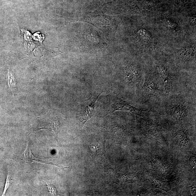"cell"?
Wrapping results in <instances>:
<instances>
[{"label":"cell","instance_id":"6da1fadb","mask_svg":"<svg viewBox=\"0 0 196 196\" xmlns=\"http://www.w3.org/2000/svg\"><path fill=\"white\" fill-rule=\"evenodd\" d=\"M105 108L108 109L109 112L113 113L117 111H123L141 115L145 112L141 109L133 107L127 102L116 96H108Z\"/></svg>","mask_w":196,"mask_h":196},{"label":"cell","instance_id":"7a4b0ae2","mask_svg":"<svg viewBox=\"0 0 196 196\" xmlns=\"http://www.w3.org/2000/svg\"><path fill=\"white\" fill-rule=\"evenodd\" d=\"M102 92H97L85 101L82 105L81 121L83 125L93 116L96 103Z\"/></svg>","mask_w":196,"mask_h":196},{"label":"cell","instance_id":"3957f363","mask_svg":"<svg viewBox=\"0 0 196 196\" xmlns=\"http://www.w3.org/2000/svg\"><path fill=\"white\" fill-rule=\"evenodd\" d=\"M126 80L131 87L137 88L141 82V75L138 68L132 65H130L125 69Z\"/></svg>","mask_w":196,"mask_h":196},{"label":"cell","instance_id":"277c9868","mask_svg":"<svg viewBox=\"0 0 196 196\" xmlns=\"http://www.w3.org/2000/svg\"><path fill=\"white\" fill-rule=\"evenodd\" d=\"M143 90L145 94L149 96L157 95L159 92V87L157 79L151 73L148 74L146 77Z\"/></svg>","mask_w":196,"mask_h":196},{"label":"cell","instance_id":"5b68a950","mask_svg":"<svg viewBox=\"0 0 196 196\" xmlns=\"http://www.w3.org/2000/svg\"><path fill=\"white\" fill-rule=\"evenodd\" d=\"M161 78L164 86L165 90L167 93L171 91L173 84V77L168 69L164 66L159 65L158 66Z\"/></svg>","mask_w":196,"mask_h":196},{"label":"cell","instance_id":"8992f818","mask_svg":"<svg viewBox=\"0 0 196 196\" xmlns=\"http://www.w3.org/2000/svg\"><path fill=\"white\" fill-rule=\"evenodd\" d=\"M178 56L180 61L182 62L189 61L195 57V49L193 48H188L181 50L178 53Z\"/></svg>","mask_w":196,"mask_h":196},{"label":"cell","instance_id":"52a82bcc","mask_svg":"<svg viewBox=\"0 0 196 196\" xmlns=\"http://www.w3.org/2000/svg\"><path fill=\"white\" fill-rule=\"evenodd\" d=\"M172 115L176 118H180L185 115L186 111V107L183 104L180 103L173 105L171 107Z\"/></svg>","mask_w":196,"mask_h":196},{"label":"cell","instance_id":"ba28073f","mask_svg":"<svg viewBox=\"0 0 196 196\" xmlns=\"http://www.w3.org/2000/svg\"><path fill=\"white\" fill-rule=\"evenodd\" d=\"M24 159L27 162H39V163L46 164L51 165L57 166V167H61V165H57L56 163H51V162L42 161L41 160L36 159V158L33 156V154L32 153L31 150L29 149V151H28L27 148L26 150L25 153H24Z\"/></svg>","mask_w":196,"mask_h":196},{"label":"cell","instance_id":"9c48e42d","mask_svg":"<svg viewBox=\"0 0 196 196\" xmlns=\"http://www.w3.org/2000/svg\"><path fill=\"white\" fill-rule=\"evenodd\" d=\"M137 35L139 41L143 44H148L151 41V35L145 29H139L137 32Z\"/></svg>","mask_w":196,"mask_h":196},{"label":"cell","instance_id":"30bf717a","mask_svg":"<svg viewBox=\"0 0 196 196\" xmlns=\"http://www.w3.org/2000/svg\"><path fill=\"white\" fill-rule=\"evenodd\" d=\"M8 84H9L10 88L13 92V93H15L16 92V83L14 79V76L12 75L11 72L9 69L8 74Z\"/></svg>","mask_w":196,"mask_h":196},{"label":"cell","instance_id":"8fae6325","mask_svg":"<svg viewBox=\"0 0 196 196\" xmlns=\"http://www.w3.org/2000/svg\"><path fill=\"white\" fill-rule=\"evenodd\" d=\"M165 24L167 27L171 30L176 29L177 27V24L174 22L170 19H166L164 22Z\"/></svg>","mask_w":196,"mask_h":196},{"label":"cell","instance_id":"7c38bea8","mask_svg":"<svg viewBox=\"0 0 196 196\" xmlns=\"http://www.w3.org/2000/svg\"><path fill=\"white\" fill-rule=\"evenodd\" d=\"M10 178L9 175H7L6 180L5 187V188H4L2 195V196H4L5 194V193L6 192L7 190L8 189V188H9L10 186Z\"/></svg>","mask_w":196,"mask_h":196},{"label":"cell","instance_id":"4fadbf2b","mask_svg":"<svg viewBox=\"0 0 196 196\" xmlns=\"http://www.w3.org/2000/svg\"><path fill=\"white\" fill-rule=\"evenodd\" d=\"M47 185L48 188H49V191L53 195H57V191H56V189L53 186L49 183H47Z\"/></svg>","mask_w":196,"mask_h":196},{"label":"cell","instance_id":"5bb4252c","mask_svg":"<svg viewBox=\"0 0 196 196\" xmlns=\"http://www.w3.org/2000/svg\"><path fill=\"white\" fill-rule=\"evenodd\" d=\"M189 22L190 24L192 25H195L196 23L195 18L194 17H191L190 18V19Z\"/></svg>","mask_w":196,"mask_h":196}]
</instances>
